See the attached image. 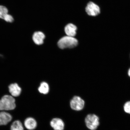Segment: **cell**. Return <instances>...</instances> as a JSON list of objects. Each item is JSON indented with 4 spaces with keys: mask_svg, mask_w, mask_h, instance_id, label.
I'll return each mask as SVG.
<instances>
[{
    "mask_svg": "<svg viewBox=\"0 0 130 130\" xmlns=\"http://www.w3.org/2000/svg\"><path fill=\"white\" fill-rule=\"evenodd\" d=\"M84 105L85 102L79 96H74L70 102L71 108L76 111L82 110L84 108Z\"/></svg>",
    "mask_w": 130,
    "mask_h": 130,
    "instance_id": "4",
    "label": "cell"
},
{
    "mask_svg": "<svg viewBox=\"0 0 130 130\" xmlns=\"http://www.w3.org/2000/svg\"><path fill=\"white\" fill-rule=\"evenodd\" d=\"M45 36L43 32H36L32 36V39L34 43L37 45H40L43 43Z\"/></svg>",
    "mask_w": 130,
    "mask_h": 130,
    "instance_id": "9",
    "label": "cell"
},
{
    "mask_svg": "<svg viewBox=\"0 0 130 130\" xmlns=\"http://www.w3.org/2000/svg\"><path fill=\"white\" fill-rule=\"evenodd\" d=\"M86 12L88 15L96 16L100 13V9L99 6L92 2H89L85 8Z\"/></svg>",
    "mask_w": 130,
    "mask_h": 130,
    "instance_id": "5",
    "label": "cell"
},
{
    "mask_svg": "<svg viewBox=\"0 0 130 130\" xmlns=\"http://www.w3.org/2000/svg\"><path fill=\"white\" fill-rule=\"evenodd\" d=\"M24 125L27 129L32 130L36 128L37 122L34 118H28L26 119L24 121Z\"/></svg>",
    "mask_w": 130,
    "mask_h": 130,
    "instance_id": "11",
    "label": "cell"
},
{
    "mask_svg": "<svg viewBox=\"0 0 130 130\" xmlns=\"http://www.w3.org/2000/svg\"><path fill=\"white\" fill-rule=\"evenodd\" d=\"M49 88L48 84L46 82H43L41 84L38 88V91L41 93L46 94L48 93Z\"/></svg>",
    "mask_w": 130,
    "mask_h": 130,
    "instance_id": "12",
    "label": "cell"
},
{
    "mask_svg": "<svg viewBox=\"0 0 130 130\" xmlns=\"http://www.w3.org/2000/svg\"><path fill=\"white\" fill-rule=\"evenodd\" d=\"M127 75L130 78V67L128 69L127 71Z\"/></svg>",
    "mask_w": 130,
    "mask_h": 130,
    "instance_id": "17",
    "label": "cell"
},
{
    "mask_svg": "<svg viewBox=\"0 0 130 130\" xmlns=\"http://www.w3.org/2000/svg\"></svg>",
    "mask_w": 130,
    "mask_h": 130,
    "instance_id": "18",
    "label": "cell"
},
{
    "mask_svg": "<svg viewBox=\"0 0 130 130\" xmlns=\"http://www.w3.org/2000/svg\"><path fill=\"white\" fill-rule=\"evenodd\" d=\"M78 42L74 37L66 36L63 37L58 42V46L60 48H73L77 46Z\"/></svg>",
    "mask_w": 130,
    "mask_h": 130,
    "instance_id": "2",
    "label": "cell"
},
{
    "mask_svg": "<svg viewBox=\"0 0 130 130\" xmlns=\"http://www.w3.org/2000/svg\"><path fill=\"white\" fill-rule=\"evenodd\" d=\"M77 28L74 24L70 23L65 27L64 31L68 36L74 37L76 35Z\"/></svg>",
    "mask_w": 130,
    "mask_h": 130,
    "instance_id": "10",
    "label": "cell"
},
{
    "mask_svg": "<svg viewBox=\"0 0 130 130\" xmlns=\"http://www.w3.org/2000/svg\"><path fill=\"white\" fill-rule=\"evenodd\" d=\"M15 100L12 95H5L0 100V110H9L14 109Z\"/></svg>",
    "mask_w": 130,
    "mask_h": 130,
    "instance_id": "1",
    "label": "cell"
},
{
    "mask_svg": "<svg viewBox=\"0 0 130 130\" xmlns=\"http://www.w3.org/2000/svg\"><path fill=\"white\" fill-rule=\"evenodd\" d=\"M7 8L3 6H0V19H4L5 16L8 14Z\"/></svg>",
    "mask_w": 130,
    "mask_h": 130,
    "instance_id": "14",
    "label": "cell"
},
{
    "mask_svg": "<svg viewBox=\"0 0 130 130\" xmlns=\"http://www.w3.org/2000/svg\"><path fill=\"white\" fill-rule=\"evenodd\" d=\"M9 90L11 95L13 97L19 96L22 92V89L17 83L11 84L9 86Z\"/></svg>",
    "mask_w": 130,
    "mask_h": 130,
    "instance_id": "7",
    "label": "cell"
},
{
    "mask_svg": "<svg viewBox=\"0 0 130 130\" xmlns=\"http://www.w3.org/2000/svg\"><path fill=\"white\" fill-rule=\"evenodd\" d=\"M10 130H24V128L21 121H14L11 125Z\"/></svg>",
    "mask_w": 130,
    "mask_h": 130,
    "instance_id": "13",
    "label": "cell"
},
{
    "mask_svg": "<svg viewBox=\"0 0 130 130\" xmlns=\"http://www.w3.org/2000/svg\"><path fill=\"white\" fill-rule=\"evenodd\" d=\"M85 123L89 129L96 130L100 125V118L95 114H89L85 118Z\"/></svg>",
    "mask_w": 130,
    "mask_h": 130,
    "instance_id": "3",
    "label": "cell"
},
{
    "mask_svg": "<svg viewBox=\"0 0 130 130\" xmlns=\"http://www.w3.org/2000/svg\"><path fill=\"white\" fill-rule=\"evenodd\" d=\"M12 117L10 114L5 111L0 112V125H6L12 121Z\"/></svg>",
    "mask_w": 130,
    "mask_h": 130,
    "instance_id": "8",
    "label": "cell"
},
{
    "mask_svg": "<svg viewBox=\"0 0 130 130\" xmlns=\"http://www.w3.org/2000/svg\"><path fill=\"white\" fill-rule=\"evenodd\" d=\"M123 109L125 113L130 115V101L125 103L123 105Z\"/></svg>",
    "mask_w": 130,
    "mask_h": 130,
    "instance_id": "15",
    "label": "cell"
},
{
    "mask_svg": "<svg viewBox=\"0 0 130 130\" xmlns=\"http://www.w3.org/2000/svg\"><path fill=\"white\" fill-rule=\"evenodd\" d=\"M3 19H4L6 22L10 23L12 22L14 20V19L12 16L8 14H6Z\"/></svg>",
    "mask_w": 130,
    "mask_h": 130,
    "instance_id": "16",
    "label": "cell"
},
{
    "mask_svg": "<svg viewBox=\"0 0 130 130\" xmlns=\"http://www.w3.org/2000/svg\"><path fill=\"white\" fill-rule=\"evenodd\" d=\"M50 125L54 130H63L64 127V122L61 119H53L50 123Z\"/></svg>",
    "mask_w": 130,
    "mask_h": 130,
    "instance_id": "6",
    "label": "cell"
}]
</instances>
